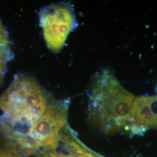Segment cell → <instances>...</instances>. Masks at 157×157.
Segmentation results:
<instances>
[{"mask_svg": "<svg viewBox=\"0 0 157 157\" xmlns=\"http://www.w3.org/2000/svg\"><path fill=\"white\" fill-rule=\"evenodd\" d=\"M26 154L23 147L7 135L0 141V157H25Z\"/></svg>", "mask_w": 157, "mask_h": 157, "instance_id": "6", "label": "cell"}, {"mask_svg": "<svg viewBox=\"0 0 157 157\" xmlns=\"http://www.w3.org/2000/svg\"></svg>", "mask_w": 157, "mask_h": 157, "instance_id": "9", "label": "cell"}, {"mask_svg": "<svg viewBox=\"0 0 157 157\" xmlns=\"http://www.w3.org/2000/svg\"><path fill=\"white\" fill-rule=\"evenodd\" d=\"M40 157H73L72 155H67L62 153H58L55 150H43L37 153Z\"/></svg>", "mask_w": 157, "mask_h": 157, "instance_id": "8", "label": "cell"}, {"mask_svg": "<svg viewBox=\"0 0 157 157\" xmlns=\"http://www.w3.org/2000/svg\"><path fill=\"white\" fill-rule=\"evenodd\" d=\"M150 128H157V96L136 97L128 132L134 135H143Z\"/></svg>", "mask_w": 157, "mask_h": 157, "instance_id": "5", "label": "cell"}, {"mask_svg": "<svg viewBox=\"0 0 157 157\" xmlns=\"http://www.w3.org/2000/svg\"><path fill=\"white\" fill-rule=\"evenodd\" d=\"M69 101H50L44 113L32 126L23 148L28 154L43 150H55L60 135L67 124Z\"/></svg>", "mask_w": 157, "mask_h": 157, "instance_id": "3", "label": "cell"}, {"mask_svg": "<svg viewBox=\"0 0 157 157\" xmlns=\"http://www.w3.org/2000/svg\"><path fill=\"white\" fill-rule=\"evenodd\" d=\"M49 102L35 79L17 75L0 95V109L4 113L0 124L3 132L22 146L30 128L44 113Z\"/></svg>", "mask_w": 157, "mask_h": 157, "instance_id": "1", "label": "cell"}, {"mask_svg": "<svg viewBox=\"0 0 157 157\" xmlns=\"http://www.w3.org/2000/svg\"><path fill=\"white\" fill-rule=\"evenodd\" d=\"M11 58L10 43L0 40V85L6 73L7 63Z\"/></svg>", "mask_w": 157, "mask_h": 157, "instance_id": "7", "label": "cell"}, {"mask_svg": "<svg viewBox=\"0 0 157 157\" xmlns=\"http://www.w3.org/2000/svg\"><path fill=\"white\" fill-rule=\"evenodd\" d=\"M135 98L109 70L102 69L94 75L89 87V118L106 133L124 130Z\"/></svg>", "mask_w": 157, "mask_h": 157, "instance_id": "2", "label": "cell"}, {"mask_svg": "<svg viewBox=\"0 0 157 157\" xmlns=\"http://www.w3.org/2000/svg\"><path fill=\"white\" fill-rule=\"evenodd\" d=\"M39 17L46 44L52 51L59 52L76 26L72 7L67 3L52 4L42 8Z\"/></svg>", "mask_w": 157, "mask_h": 157, "instance_id": "4", "label": "cell"}]
</instances>
